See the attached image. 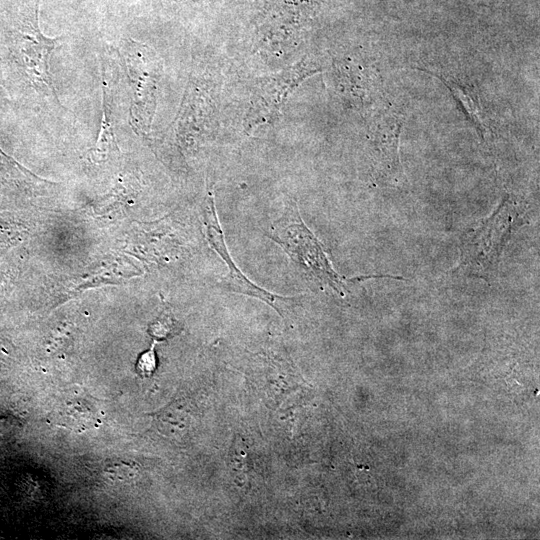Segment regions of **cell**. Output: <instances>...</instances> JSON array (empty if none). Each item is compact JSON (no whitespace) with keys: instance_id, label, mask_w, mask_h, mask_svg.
Listing matches in <instances>:
<instances>
[{"instance_id":"6da1fadb","label":"cell","mask_w":540,"mask_h":540,"mask_svg":"<svg viewBox=\"0 0 540 540\" xmlns=\"http://www.w3.org/2000/svg\"><path fill=\"white\" fill-rule=\"evenodd\" d=\"M269 237L284 249L304 276L340 296L345 295L346 282L351 280L333 268L326 248L305 225L295 203L271 226Z\"/></svg>"},{"instance_id":"7a4b0ae2","label":"cell","mask_w":540,"mask_h":540,"mask_svg":"<svg viewBox=\"0 0 540 540\" xmlns=\"http://www.w3.org/2000/svg\"><path fill=\"white\" fill-rule=\"evenodd\" d=\"M523 213L520 204L504 198L487 219L462 239L457 270L486 281L495 277L504 247L521 225Z\"/></svg>"},{"instance_id":"3957f363","label":"cell","mask_w":540,"mask_h":540,"mask_svg":"<svg viewBox=\"0 0 540 540\" xmlns=\"http://www.w3.org/2000/svg\"><path fill=\"white\" fill-rule=\"evenodd\" d=\"M404 115L398 108H382L373 123L372 163L377 181L383 185H398L404 180L399 156V140Z\"/></svg>"},{"instance_id":"277c9868","label":"cell","mask_w":540,"mask_h":540,"mask_svg":"<svg viewBox=\"0 0 540 540\" xmlns=\"http://www.w3.org/2000/svg\"><path fill=\"white\" fill-rule=\"evenodd\" d=\"M202 220L209 244L223 259L229 270V274L222 281V285L230 291L263 300L277 309L276 304L279 301H285L286 299L274 295L252 283L242 274L231 258L224 240L223 232L219 225L212 194L207 197L203 204Z\"/></svg>"},{"instance_id":"5b68a950","label":"cell","mask_w":540,"mask_h":540,"mask_svg":"<svg viewBox=\"0 0 540 540\" xmlns=\"http://www.w3.org/2000/svg\"><path fill=\"white\" fill-rule=\"evenodd\" d=\"M29 27L28 31L20 30L17 33L21 65L31 81L45 86L58 100L49 72V59L52 51L61 42V38H50L40 31L39 7Z\"/></svg>"},{"instance_id":"8992f818","label":"cell","mask_w":540,"mask_h":540,"mask_svg":"<svg viewBox=\"0 0 540 540\" xmlns=\"http://www.w3.org/2000/svg\"><path fill=\"white\" fill-rule=\"evenodd\" d=\"M422 71L439 78L449 89L450 93L457 101L466 118L473 124L481 137L486 140L491 135V130L486 122L478 95L468 86L463 85L459 80L444 74H436L427 69Z\"/></svg>"},{"instance_id":"52a82bcc","label":"cell","mask_w":540,"mask_h":540,"mask_svg":"<svg viewBox=\"0 0 540 540\" xmlns=\"http://www.w3.org/2000/svg\"><path fill=\"white\" fill-rule=\"evenodd\" d=\"M107 478L116 482H127L136 475L135 466L124 460H115L106 465L104 470Z\"/></svg>"},{"instance_id":"ba28073f","label":"cell","mask_w":540,"mask_h":540,"mask_svg":"<svg viewBox=\"0 0 540 540\" xmlns=\"http://www.w3.org/2000/svg\"><path fill=\"white\" fill-rule=\"evenodd\" d=\"M111 122L110 117L108 114L107 104H106V96L103 91L102 96V119L100 124V131L99 136L97 139V143L95 146V151L100 154V152L104 151L109 142L113 140V134H112V128H111Z\"/></svg>"},{"instance_id":"9c48e42d","label":"cell","mask_w":540,"mask_h":540,"mask_svg":"<svg viewBox=\"0 0 540 540\" xmlns=\"http://www.w3.org/2000/svg\"><path fill=\"white\" fill-rule=\"evenodd\" d=\"M156 367L155 354L153 348L144 353L137 364L139 373L143 376H149Z\"/></svg>"}]
</instances>
